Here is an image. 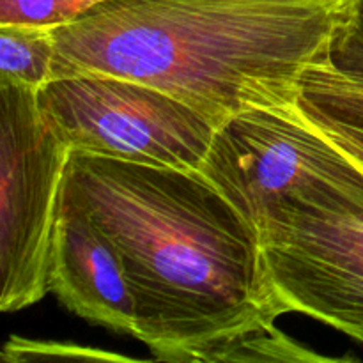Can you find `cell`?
Returning <instances> with one entry per match:
<instances>
[{
	"label": "cell",
	"mask_w": 363,
	"mask_h": 363,
	"mask_svg": "<svg viewBox=\"0 0 363 363\" xmlns=\"http://www.w3.org/2000/svg\"><path fill=\"white\" fill-rule=\"evenodd\" d=\"M62 195L119 250L133 339L152 360L236 362L248 340L279 330L287 312L257 233L199 172L71 155Z\"/></svg>",
	"instance_id": "1"
},
{
	"label": "cell",
	"mask_w": 363,
	"mask_h": 363,
	"mask_svg": "<svg viewBox=\"0 0 363 363\" xmlns=\"http://www.w3.org/2000/svg\"><path fill=\"white\" fill-rule=\"evenodd\" d=\"M354 0H108L53 28V78L96 73L167 92L218 130L291 113L330 59ZM52 78V80H53Z\"/></svg>",
	"instance_id": "2"
},
{
	"label": "cell",
	"mask_w": 363,
	"mask_h": 363,
	"mask_svg": "<svg viewBox=\"0 0 363 363\" xmlns=\"http://www.w3.org/2000/svg\"><path fill=\"white\" fill-rule=\"evenodd\" d=\"M201 174L257 236L287 206L335 204L363 191V172L291 113L252 110L218 128Z\"/></svg>",
	"instance_id": "3"
},
{
	"label": "cell",
	"mask_w": 363,
	"mask_h": 363,
	"mask_svg": "<svg viewBox=\"0 0 363 363\" xmlns=\"http://www.w3.org/2000/svg\"><path fill=\"white\" fill-rule=\"evenodd\" d=\"M38 103L71 155L201 172L216 133L167 92L110 74L53 78L38 92Z\"/></svg>",
	"instance_id": "4"
},
{
	"label": "cell",
	"mask_w": 363,
	"mask_h": 363,
	"mask_svg": "<svg viewBox=\"0 0 363 363\" xmlns=\"http://www.w3.org/2000/svg\"><path fill=\"white\" fill-rule=\"evenodd\" d=\"M71 149L43 117L38 91L0 84V311L50 293L53 234Z\"/></svg>",
	"instance_id": "5"
},
{
	"label": "cell",
	"mask_w": 363,
	"mask_h": 363,
	"mask_svg": "<svg viewBox=\"0 0 363 363\" xmlns=\"http://www.w3.org/2000/svg\"><path fill=\"white\" fill-rule=\"evenodd\" d=\"M259 241L287 314L314 318L363 344V191L335 204L287 206Z\"/></svg>",
	"instance_id": "6"
},
{
	"label": "cell",
	"mask_w": 363,
	"mask_h": 363,
	"mask_svg": "<svg viewBox=\"0 0 363 363\" xmlns=\"http://www.w3.org/2000/svg\"><path fill=\"white\" fill-rule=\"evenodd\" d=\"M48 287L78 318L133 337L135 303L119 250L92 216L64 195L50 254Z\"/></svg>",
	"instance_id": "7"
},
{
	"label": "cell",
	"mask_w": 363,
	"mask_h": 363,
	"mask_svg": "<svg viewBox=\"0 0 363 363\" xmlns=\"http://www.w3.org/2000/svg\"><path fill=\"white\" fill-rule=\"evenodd\" d=\"M296 112L363 169V85L326 60L303 77Z\"/></svg>",
	"instance_id": "8"
},
{
	"label": "cell",
	"mask_w": 363,
	"mask_h": 363,
	"mask_svg": "<svg viewBox=\"0 0 363 363\" xmlns=\"http://www.w3.org/2000/svg\"><path fill=\"white\" fill-rule=\"evenodd\" d=\"M55 52L53 28L0 25V84L39 92L53 78Z\"/></svg>",
	"instance_id": "9"
},
{
	"label": "cell",
	"mask_w": 363,
	"mask_h": 363,
	"mask_svg": "<svg viewBox=\"0 0 363 363\" xmlns=\"http://www.w3.org/2000/svg\"><path fill=\"white\" fill-rule=\"evenodd\" d=\"M108 0H0V25L57 28Z\"/></svg>",
	"instance_id": "10"
},
{
	"label": "cell",
	"mask_w": 363,
	"mask_h": 363,
	"mask_svg": "<svg viewBox=\"0 0 363 363\" xmlns=\"http://www.w3.org/2000/svg\"><path fill=\"white\" fill-rule=\"evenodd\" d=\"M330 60L363 85V46L357 45L339 32Z\"/></svg>",
	"instance_id": "11"
},
{
	"label": "cell",
	"mask_w": 363,
	"mask_h": 363,
	"mask_svg": "<svg viewBox=\"0 0 363 363\" xmlns=\"http://www.w3.org/2000/svg\"><path fill=\"white\" fill-rule=\"evenodd\" d=\"M340 34L346 35L357 45L363 46V0H354L353 13H351L350 21L346 27L340 30Z\"/></svg>",
	"instance_id": "12"
},
{
	"label": "cell",
	"mask_w": 363,
	"mask_h": 363,
	"mask_svg": "<svg viewBox=\"0 0 363 363\" xmlns=\"http://www.w3.org/2000/svg\"><path fill=\"white\" fill-rule=\"evenodd\" d=\"M360 170H362V172H363V169H360Z\"/></svg>",
	"instance_id": "13"
}]
</instances>
